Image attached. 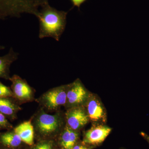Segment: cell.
I'll use <instances>...</instances> for the list:
<instances>
[{
  "mask_svg": "<svg viewBox=\"0 0 149 149\" xmlns=\"http://www.w3.org/2000/svg\"><path fill=\"white\" fill-rule=\"evenodd\" d=\"M41 8L37 17L39 22V38L50 37L58 42L66 27L68 13L58 10L49 3Z\"/></svg>",
  "mask_w": 149,
  "mask_h": 149,
  "instance_id": "1",
  "label": "cell"
},
{
  "mask_svg": "<svg viewBox=\"0 0 149 149\" xmlns=\"http://www.w3.org/2000/svg\"><path fill=\"white\" fill-rule=\"evenodd\" d=\"M31 118L35 137H40V141L54 140L52 139L58 136L66 125L65 113L61 109L54 114H49L40 107Z\"/></svg>",
  "mask_w": 149,
  "mask_h": 149,
  "instance_id": "2",
  "label": "cell"
},
{
  "mask_svg": "<svg viewBox=\"0 0 149 149\" xmlns=\"http://www.w3.org/2000/svg\"><path fill=\"white\" fill-rule=\"evenodd\" d=\"M39 8L30 0H0V19L19 17L23 14L37 17Z\"/></svg>",
  "mask_w": 149,
  "mask_h": 149,
  "instance_id": "3",
  "label": "cell"
},
{
  "mask_svg": "<svg viewBox=\"0 0 149 149\" xmlns=\"http://www.w3.org/2000/svg\"><path fill=\"white\" fill-rule=\"evenodd\" d=\"M68 85L52 88L43 94L35 101L45 111L56 112L65 106Z\"/></svg>",
  "mask_w": 149,
  "mask_h": 149,
  "instance_id": "4",
  "label": "cell"
},
{
  "mask_svg": "<svg viewBox=\"0 0 149 149\" xmlns=\"http://www.w3.org/2000/svg\"><path fill=\"white\" fill-rule=\"evenodd\" d=\"M11 90L12 98L19 105L35 100V89L30 86L27 80L15 74L11 77Z\"/></svg>",
  "mask_w": 149,
  "mask_h": 149,
  "instance_id": "5",
  "label": "cell"
},
{
  "mask_svg": "<svg viewBox=\"0 0 149 149\" xmlns=\"http://www.w3.org/2000/svg\"><path fill=\"white\" fill-rule=\"evenodd\" d=\"M84 107L92 125L106 124L107 120V111L97 95L90 93Z\"/></svg>",
  "mask_w": 149,
  "mask_h": 149,
  "instance_id": "6",
  "label": "cell"
},
{
  "mask_svg": "<svg viewBox=\"0 0 149 149\" xmlns=\"http://www.w3.org/2000/svg\"><path fill=\"white\" fill-rule=\"evenodd\" d=\"M90 93L79 79L68 84L66 102L64 107L67 109L77 106H84Z\"/></svg>",
  "mask_w": 149,
  "mask_h": 149,
  "instance_id": "7",
  "label": "cell"
},
{
  "mask_svg": "<svg viewBox=\"0 0 149 149\" xmlns=\"http://www.w3.org/2000/svg\"><path fill=\"white\" fill-rule=\"evenodd\" d=\"M65 116L66 125L77 131H80L90 122L84 106L73 107L66 109Z\"/></svg>",
  "mask_w": 149,
  "mask_h": 149,
  "instance_id": "8",
  "label": "cell"
},
{
  "mask_svg": "<svg viewBox=\"0 0 149 149\" xmlns=\"http://www.w3.org/2000/svg\"><path fill=\"white\" fill-rule=\"evenodd\" d=\"M112 128L106 124L92 125L84 133L83 143L92 147L99 146L111 132Z\"/></svg>",
  "mask_w": 149,
  "mask_h": 149,
  "instance_id": "9",
  "label": "cell"
},
{
  "mask_svg": "<svg viewBox=\"0 0 149 149\" xmlns=\"http://www.w3.org/2000/svg\"><path fill=\"white\" fill-rule=\"evenodd\" d=\"M12 97H0V112L8 119L14 121L22 109Z\"/></svg>",
  "mask_w": 149,
  "mask_h": 149,
  "instance_id": "10",
  "label": "cell"
},
{
  "mask_svg": "<svg viewBox=\"0 0 149 149\" xmlns=\"http://www.w3.org/2000/svg\"><path fill=\"white\" fill-rule=\"evenodd\" d=\"M13 130L24 143L29 146L34 145L35 132L31 118L14 127Z\"/></svg>",
  "mask_w": 149,
  "mask_h": 149,
  "instance_id": "11",
  "label": "cell"
},
{
  "mask_svg": "<svg viewBox=\"0 0 149 149\" xmlns=\"http://www.w3.org/2000/svg\"><path fill=\"white\" fill-rule=\"evenodd\" d=\"M80 131L72 130L66 125L59 135V143L62 149H72L78 142Z\"/></svg>",
  "mask_w": 149,
  "mask_h": 149,
  "instance_id": "12",
  "label": "cell"
},
{
  "mask_svg": "<svg viewBox=\"0 0 149 149\" xmlns=\"http://www.w3.org/2000/svg\"><path fill=\"white\" fill-rule=\"evenodd\" d=\"M22 143L13 128L3 133L0 132V149H19Z\"/></svg>",
  "mask_w": 149,
  "mask_h": 149,
  "instance_id": "13",
  "label": "cell"
},
{
  "mask_svg": "<svg viewBox=\"0 0 149 149\" xmlns=\"http://www.w3.org/2000/svg\"><path fill=\"white\" fill-rule=\"evenodd\" d=\"M18 55L19 54L11 47L8 53L0 57V78L10 80L11 65L17 59Z\"/></svg>",
  "mask_w": 149,
  "mask_h": 149,
  "instance_id": "14",
  "label": "cell"
},
{
  "mask_svg": "<svg viewBox=\"0 0 149 149\" xmlns=\"http://www.w3.org/2000/svg\"><path fill=\"white\" fill-rule=\"evenodd\" d=\"M33 145L31 149H55V143L54 140H41Z\"/></svg>",
  "mask_w": 149,
  "mask_h": 149,
  "instance_id": "15",
  "label": "cell"
},
{
  "mask_svg": "<svg viewBox=\"0 0 149 149\" xmlns=\"http://www.w3.org/2000/svg\"><path fill=\"white\" fill-rule=\"evenodd\" d=\"M13 125L10 123L7 118L0 112V131L13 129Z\"/></svg>",
  "mask_w": 149,
  "mask_h": 149,
  "instance_id": "16",
  "label": "cell"
},
{
  "mask_svg": "<svg viewBox=\"0 0 149 149\" xmlns=\"http://www.w3.org/2000/svg\"><path fill=\"white\" fill-rule=\"evenodd\" d=\"M10 88L4 85L0 81V97H12Z\"/></svg>",
  "mask_w": 149,
  "mask_h": 149,
  "instance_id": "17",
  "label": "cell"
},
{
  "mask_svg": "<svg viewBox=\"0 0 149 149\" xmlns=\"http://www.w3.org/2000/svg\"><path fill=\"white\" fill-rule=\"evenodd\" d=\"M35 7L39 8L40 7L45 5L49 3V0H30Z\"/></svg>",
  "mask_w": 149,
  "mask_h": 149,
  "instance_id": "18",
  "label": "cell"
},
{
  "mask_svg": "<svg viewBox=\"0 0 149 149\" xmlns=\"http://www.w3.org/2000/svg\"><path fill=\"white\" fill-rule=\"evenodd\" d=\"M93 147L86 145L83 142L82 143L78 142L72 149H93Z\"/></svg>",
  "mask_w": 149,
  "mask_h": 149,
  "instance_id": "19",
  "label": "cell"
},
{
  "mask_svg": "<svg viewBox=\"0 0 149 149\" xmlns=\"http://www.w3.org/2000/svg\"><path fill=\"white\" fill-rule=\"evenodd\" d=\"M86 1V0H70L73 6L77 7L78 8H80L81 5Z\"/></svg>",
  "mask_w": 149,
  "mask_h": 149,
  "instance_id": "20",
  "label": "cell"
},
{
  "mask_svg": "<svg viewBox=\"0 0 149 149\" xmlns=\"http://www.w3.org/2000/svg\"><path fill=\"white\" fill-rule=\"evenodd\" d=\"M140 135L148 142L149 145V135L144 132H141L140 133Z\"/></svg>",
  "mask_w": 149,
  "mask_h": 149,
  "instance_id": "21",
  "label": "cell"
},
{
  "mask_svg": "<svg viewBox=\"0 0 149 149\" xmlns=\"http://www.w3.org/2000/svg\"><path fill=\"white\" fill-rule=\"evenodd\" d=\"M5 49V47L3 46H0V50H3Z\"/></svg>",
  "mask_w": 149,
  "mask_h": 149,
  "instance_id": "22",
  "label": "cell"
},
{
  "mask_svg": "<svg viewBox=\"0 0 149 149\" xmlns=\"http://www.w3.org/2000/svg\"></svg>",
  "mask_w": 149,
  "mask_h": 149,
  "instance_id": "23",
  "label": "cell"
}]
</instances>
